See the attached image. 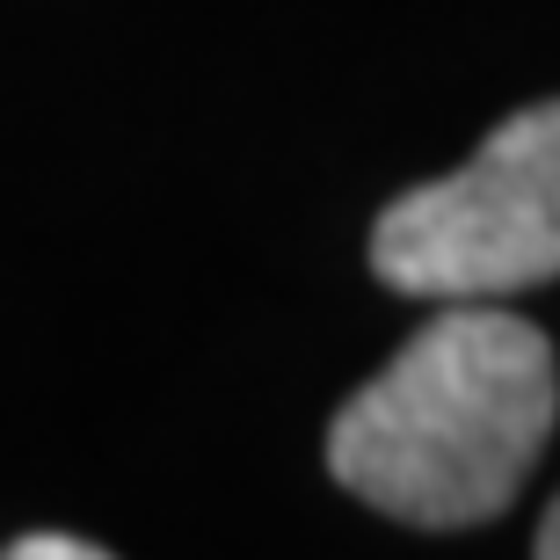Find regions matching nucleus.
<instances>
[{"label":"nucleus","instance_id":"obj_1","mask_svg":"<svg viewBox=\"0 0 560 560\" xmlns=\"http://www.w3.org/2000/svg\"><path fill=\"white\" fill-rule=\"evenodd\" d=\"M560 416V372L524 313L452 299L328 430V474L416 532H466L517 502Z\"/></svg>","mask_w":560,"mask_h":560},{"label":"nucleus","instance_id":"obj_2","mask_svg":"<svg viewBox=\"0 0 560 560\" xmlns=\"http://www.w3.org/2000/svg\"><path fill=\"white\" fill-rule=\"evenodd\" d=\"M372 277L444 306L560 277V95L502 117L466 167L378 211Z\"/></svg>","mask_w":560,"mask_h":560},{"label":"nucleus","instance_id":"obj_3","mask_svg":"<svg viewBox=\"0 0 560 560\" xmlns=\"http://www.w3.org/2000/svg\"><path fill=\"white\" fill-rule=\"evenodd\" d=\"M8 560H103L95 539H66V532H22L8 546Z\"/></svg>","mask_w":560,"mask_h":560},{"label":"nucleus","instance_id":"obj_4","mask_svg":"<svg viewBox=\"0 0 560 560\" xmlns=\"http://www.w3.org/2000/svg\"><path fill=\"white\" fill-rule=\"evenodd\" d=\"M532 553H539V560H560V495H553V510H546V524H539V539H532Z\"/></svg>","mask_w":560,"mask_h":560}]
</instances>
